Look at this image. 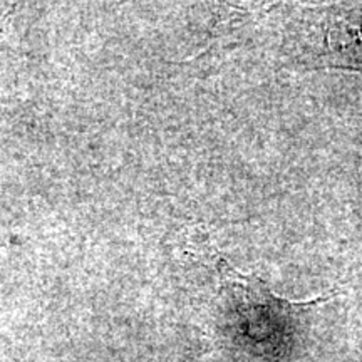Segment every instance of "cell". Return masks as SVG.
<instances>
[{
  "mask_svg": "<svg viewBox=\"0 0 362 362\" xmlns=\"http://www.w3.org/2000/svg\"><path fill=\"white\" fill-rule=\"evenodd\" d=\"M215 265L221 293L230 314L235 317V325H243L247 329V337L253 341H265L270 336H277L279 329L292 327L302 314L337 296L332 292L312 300H288L272 292L259 277L243 274L221 257L216 259Z\"/></svg>",
  "mask_w": 362,
  "mask_h": 362,
  "instance_id": "1",
  "label": "cell"
}]
</instances>
